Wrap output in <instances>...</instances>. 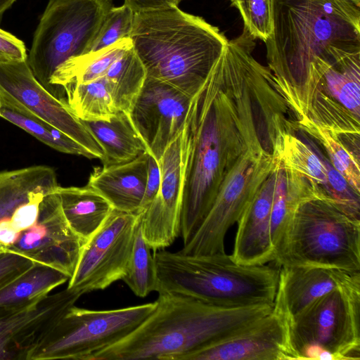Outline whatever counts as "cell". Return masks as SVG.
Segmentation results:
<instances>
[{
  "label": "cell",
  "mask_w": 360,
  "mask_h": 360,
  "mask_svg": "<svg viewBox=\"0 0 360 360\" xmlns=\"http://www.w3.org/2000/svg\"><path fill=\"white\" fill-rule=\"evenodd\" d=\"M265 42L278 87L298 100L316 64L360 53V6L352 0H273Z\"/></svg>",
  "instance_id": "cell-2"
},
{
  "label": "cell",
  "mask_w": 360,
  "mask_h": 360,
  "mask_svg": "<svg viewBox=\"0 0 360 360\" xmlns=\"http://www.w3.org/2000/svg\"><path fill=\"white\" fill-rule=\"evenodd\" d=\"M160 186L151 203L140 214L143 238L151 250H163L180 235L184 167L182 131L160 158Z\"/></svg>",
  "instance_id": "cell-15"
},
{
  "label": "cell",
  "mask_w": 360,
  "mask_h": 360,
  "mask_svg": "<svg viewBox=\"0 0 360 360\" xmlns=\"http://www.w3.org/2000/svg\"><path fill=\"white\" fill-rule=\"evenodd\" d=\"M86 242L68 224L57 190L44 198L37 222L22 231L6 252L55 268L70 279Z\"/></svg>",
  "instance_id": "cell-12"
},
{
  "label": "cell",
  "mask_w": 360,
  "mask_h": 360,
  "mask_svg": "<svg viewBox=\"0 0 360 360\" xmlns=\"http://www.w3.org/2000/svg\"><path fill=\"white\" fill-rule=\"evenodd\" d=\"M356 273L316 266H281L274 307L290 322L311 302L340 288Z\"/></svg>",
  "instance_id": "cell-19"
},
{
  "label": "cell",
  "mask_w": 360,
  "mask_h": 360,
  "mask_svg": "<svg viewBox=\"0 0 360 360\" xmlns=\"http://www.w3.org/2000/svg\"><path fill=\"white\" fill-rule=\"evenodd\" d=\"M149 153L119 165L96 167L87 185L101 194L119 211L139 214L144 195Z\"/></svg>",
  "instance_id": "cell-20"
},
{
  "label": "cell",
  "mask_w": 360,
  "mask_h": 360,
  "mask_svg": "<svg viewBox=\"0 0 360 360\" xmlns=\"http://www.w3.org/2000/svg\"><path fill=\"white\" fill-rule=\"evenodd\" d=\"M182 134L180 234L186 245L204 221L238 158L248 148H260L240 114L232 75L222 54L191 98Z\"/></svg>",
  "instance_id": "cell-1"
},
{
  "label": "cell",
  "mask_w": 360,
  "mask_h": 360,
  "mask_svg": "<svg viewBox=\"0 0 360 360\" xmlns=\"http://www.w3.org/2000/svg\"><path fill=\"white\" fill-rule=\"evenodd\" d=\"M239 12L245 28L255 39L264 43L274 27L273 0H229Z\"/></svg>",
  "instance_id": "cell-33"
},
{
  "label": "cell",
  "mask_w": 360,
  "mask_h": 360,
  "mask_svg": "<svg viewBox=\"0 0 360 360\" xmlns=\"http://www.w3.org/2000/svg\"><path fill=\"white\" fill-rule=\"evenodd\" d=\"M274 263L359 272L360 220L326 200L306 201L292 217Z\"/></svg>",
  "instance_id": "cell-6"
},
{
  "label": "cell",
  "mask_w": 360,
  "mask_h": 360,
  "mask_svg": "<svg viewBox=\"0 0 360 360\" xmlns=\"http://www.w3.org/2000/svg\"><path fill=\"white\" fill-rule=\"evenodd\" d=\"M132 46L131 38H126L98 52L68 60L56 70L51 78L56 98L65 103L63 87L87 83L103 77L110 65Z\"/></svg>",
  "instance_id": "cell-24"
},
{
  "label": "cell",
  "mask_w": 360,
  "mask_h": 360,
  "mask_svg": "<svg viewBox=\"0 0 360 360\" xmlns=\"http://www.w3.org/2000/svg\"><path fill=\"white\" fill-rule=\"evenodd\" d=\"M158 293L191 297L210 304L236 308L274 306L280 266L246 265L225 253L191 255L165 249L153 253Z\"/></svg>",
  "instance_id": "cell-5"
},
{
  "label": "cell",
  "mask_w": 360,
  "mask_h": 360,
  "mask_svg": "<svg viewBox=\"0 0 360 360\" xmlns=\"http://www.w3.org/2000/svg\"><path fill=\"white\" fill-rule=\"evenodd\" d=\"M27 54L22 41L0 28V61L27 60Z\"/></svg>",
  "instance_id": "cell-35"
},
{
  "label": "cell",
  "mask_w": 360,
  "mask_h": 360,
  "mask_svg": "<svg viewBox=\"0 0 360 360\" xmlns=\"http://www.w3.org/2000/svg\"><path fill=\"white\" fill-rule=\"evenodd\" d=\"M160 180L159 163L153 156L149 154L146 189L139 213L143 212L155 198L160 188Z\"/></svg>",
  "instance_id": "cell-36"
},
{
  "label": "cell",
  "mask_w": 360,
  "mask_h": 360,
  "mask_svg": "<svg viewBox=\"0 0 360 360\" xmlns=\"http://www.w3.org/2000/svg\"><path fill=\"white\" fill-rule=\"evenodd\" d=\"M69 280L63 272L34 263L23 274L0 288V315L37 301Z\"/></svg>",
  "instance_id": "cell-25"
},
{
  "label": "cell",
  "mask_w": 360,
  "mask_h": 360,
  "mask_svg": "<svg viewBox=\"0 0 360 360\" xmlns=\"http://www.w3.org/2000/svg\"><path fill=\"white\" fill-rule=\"evenodd\" d=\"M318 86L325 87L345 109L359 120L360 53L325 67L315 89Z\"/></svg>",
  "instance_id": "cell-28"
},
{
  "label": "cell",
  "mask_w": 360,
  "mask_h": 360,
  "mask_svg": "<svg viewBox=\"0 0 360 360\" xmlns=\"http://www.w3.org/2000/svg\"><path fill=\"white\" fill-rule=\"evenodd\" d=\"M112 0H49L27 62L36 79L52 96L51 78L68 60L87 53Z\"/></svg>",
  "instance_id": "cell-8"
},
{
  "label": "cell",
  "mask_w": 360,
  "mask_h": 360,
  "mask_svg": "<svg viewBox=\"0 0 360 360\" xmlns=\"http://www.w3.org/2000/svg\"><path fill=\"white\" fill-rule=\"evenodd\" d=\"M130 38L147 76L193 97L207 79L228 39L178 6L136 13Z\"/></svg>",
  "instance_id": "cell-4"
},
{
  "label": "cell",
  "mask_w": 360,
  "mask_h": 360,
  "mask_svg": "<svg viewBox=\"0 0 360 360\" xmlns=\"http://www.w3.org/2000/svg\"><path fill=\"white\" fill-rule=\"evenodd\" d=\"M352 1H353L357 5L360 6V0H352Z\"/></svg>",
  "instance_id": "cell-39"
},
{
  "label": "cell",
  "mask_w": 360,
  "mask_h": 360,
  "mask_svg": "<svg viewBox=\"0 0 360 360\" xmlns=\"http://www.w3.org/2000/svg\"><path fill=\"white\" fill-rule=\"evenodd\" d=\"M151 249L145 240L139 214L128 268L122 280L138 297H145L156 290L155 264Z\"/></svg>",
  "instance_id": "cell-31"
},
{
  "label": "cell",
  "mask_w": 360,
  "mask_h": 360,
  "mask_svg": "<svg viewBox=\"0 0 360 360\" xmlns=\"http://www.w3.org/2000/svg\"><path fill=\"white\" fill-rule=\"evenodd\" d=\"M63 89L68 108L82 121L108 120L117 111L104 76Z\"/></svg>",
  "instance_id": "cell-29"
},
{
  "label": "cell",
  "mask_w": 360,
  "mask_h": 360,
  "mask_svg": "<svg viewBox=\"0 0 360 360\" xmlns=\"http://www.w3.org/2000/svg\"><path fill=\"white\" fill-rule=\"evenodd\" d=\"M276 167L260 186L237 222L238 226L231 257L239 264L261 265L275 261L271 217Z\"/></svg>",
  "instance_id": "cell-18"
},
{
  "label": "cell",
  "mask_w": 360,
  "mask_h": 360,
  "mask_svg": "<svg viewBox=\"0 0 360 360\" xmlns=\"http://www.w3.org/2000/svg\"><path fill=\"white\" fill-rule=\"evenodd\" d=\"M276 165L274 155L264 149L245 150L221 184L204 221L179 252L191 255L225 253L228 230L238 221Z\"/></svg>",
  "instance_id": "cell-10"
},
{
  "label": "cell",
  "mask_w": 360,
  "mask_h": 360,
  "mask_svg": "<svg viewBox=\"0 0 360 360\" xmlns=\"http://www.w3.org/2000/svg\"><path fill=\"white\" fill-rule=\"evenodd\" d=\"M327 200L319 186L302 174L283 165L276 158L271 209V233L275 255L299 206L309 200Z\"/></svg>",
  "instance_id": "cell-21"
},
{
  "label": "cell",
  "mask_w": 360,
  "mask_h": 360,
  "mask_svg": "<svg viewBox=\"0 0 360 360\" xmlns=\"http://www.w3.org/2000/svg\"><path fill=\"white\" fill-rule=\"evenodd\" d=\"M0 91L75 140L96 158H102L101 145L82 120L71 112L66 103L55 98L39 83L27 60L0 61Z\"/></svg>",
  "instance_id": "cell-14"
},
{
  "label": "cell",
  "mask_w": 360,
  "mask_h": 360,
  "mask_svg": "<svg viewBox=\"0 0 360 360\" xmlns=\"http://www.w3.org/2000/svg\"><path fill=\"white\" fill-rule=\"evenodd\" d=\"M287 359H297L290 342L289 320L273 307L266 315L184 360Z\"/></svg>",
  "instance_id": "cell-16"
},
{
  "label": "cell",
  "mask_w": 360,
  "mask_h": 360,
  "mask_svg": "<svg viewBox=\"0 0 360 360\" xmlns=\"http://www.w3.org/2000/svg\"><path fill=\"white\" fill-rule=\"evenodd\" d=\"M0 117L23 129L59 152L89 159L94 155L75 140L34 115L13 98L0 91Z\"/></svg>",
  "instance_id": "cell-26"
},
{
  "label": "cell",
  "mask_w": 360,
  "mask_h": 360,
  "mask_svg": "<svg viewBox=\"0 0 360 360\" xmlns=\"http://www.w3.org/2000/svg\"><path fill=\"white\" fill-rule=\"evenodd\" d=\"M296 127L313 137L322 146L332 166L357 193H360L359 160L343 144L338 135L321 126L308 115L297 117Z\"/></svg>",
  "instance_id": "cell-30"
},
{
  "label": "cell",
  "mask_w": 360,
  "mask_h": 360,
  "mask_svg": "<svg viewBox=\"0 0 360 360\" xmlns=\"http://www.w3.org/2000/svg\"><path fill=\"white\" fill-rule=\"evenodd\" d=\"M183 0H124L135 13L178 6Z\"/></svg>",
  "instance_id": "cell-37"
},
{
  "label": "cell",
  "mask_w": 360,
  "mask_h": 360,
  "mask_svg": "<svg viewBox=\"0 0 360 360\" xmlns=\"http://www.w3.org/2000/svg\"><path fill=\"white\" fill-rule=\"evenodd\" d=\"M58 193L68 224L86 241L101 228L114 209L108 200L88 185L59 186Z\"/></svg>",
  "instance_id": "cell-23"
},
{
  "label": "cell",
  "mask_w": 360,
  "mask_h": 360,
  "mask_svg": "<svg viewBox=\"0 0 360 360\" xmlns=\"http://www.w3.org/2000/svg\"><path fill=\"white\" fill-rule=\"evenodd\" d=\"M101 145L103 166L129 162L147 151L129 114L117 110L108 120L82 121Z\"/></svg>",
  "instance_id": "cell-22"
},
{
  "label": "cell",
  "mask_w": 360,
  "mask_h": 360,
  "mask_svg": "<svg viewBox=\"0 0 360 360\" xmlns=\"http://www.w3.org/2000/svg\"><path fill=\"white\" fill-rule=\"evenodd\" d=\"M104 77L117 110L129 114L147 77L133 46L110 65Z\"/></svg>",
  "instance_id": "cell-27"
},
{
  "label": "cell",
  "mask_w": 360,
  "mask_h": 360,
  "mask_svg": "<svg viewBox=\"0 0 360 360\" xmlns=\"http://www.w3.org/2000/svg\"><path fill=\"white\" fill-rule=\"evenodd\" d=\"M153 313L123 339L88 360H184L269 314L270 304L227 308L174 293H158Z\"/></svg>",
  "instance_id": "cell-3"
},
{
  "label": "cell",
  "mask_w": 360,
  "mask_h": 360,
  "mask_svg": "<svg viewBox=\"0 0 360 360\" xmlns=\"http://www.w3.org/2000/svg\"><path fill=\"white\" fill-rule=\"evenodd\" d=\"M82 295L67 288L0 315V360H28L31 352Z\"/></svg>",
  "instance_id": "cell-17"
},
{
  "label": "cell",
  "mask_w": 360,
  "mask_h": 360,
  "mask_svg": "<svg viewBox=\"0 0 360 360\" xmlns=\"http://www.w3.org/2000/svg\"><path fill=\"white\" fill-rule=\"evenodd\" d=\"M297 359H360V272L290 321Z\"/></svg>",
  "instance_id": "cell-7"
},
{
  "label": "cell",
  "mask_w": 360,
  "mask_h": 360,
  "mask_svg": "<svg viewBox=\"0 0 360 360\" xmlns=\"http://www.w3.org/2000/svg\"><path fill=\"white\" fill-rule=\"evenodd\" d=\"M191 98L147 76L129 116L148 153L158 162L182 131Z\"/></svg>",
  "instance_id": "cell-13"
},
{
  "label": "cell",
  "mask_w": 360,
  "mask_h": 360,
  "mask_svg": "<svg viewBox=\"0 0 360 360\" xmlns=\"http://www.w3.org/2000/svg\"><path fill=\"white\" fill-rule=\"evenodd\" d=\"M16 0H0V22L4 13L7 11Z\"/></svg>",
  "instance_id": "cell-38"
},
{
  "label": "cell",
  "mask_w": 360,
  "mask_h": 360,
  "mask_svg": "<svg viewBox=\"0 0 360 360\" xmlns=\"http://www.w3.org/2000/svg\"><path fill=\"white\" fill-rule=\"evenodd\" d=\"M156 301L108 310L69 308L31 352L28 360H88L123 339L155 310Z\"/></svg>",
  "instance_id": "cell-9"
},
{
  "label": "cell",
  "mask_w": 360,
  "mask_h": 360,
  "mask_svg": "<svg viewBox=\"0 0 360 360\" xmlns=\"http://www.w3.org/2000/svg\"><path fill=\"white\" fill-rule=\"evenodd\" d=\"M134 14L124 4L117 7L112 6L106 14L86 53L98 52L121 39L130 38Z\"/></svg>",
  "instance_id": "cell-32"
},
{
  "label": "cell",
  "mask_w": 360,
  "mask_h": 360,
  "mask_svg": "<svg viewBox=\"0 0 360 360\" xmlns=\"http://www.w3.org/2000/svg\"><path fill=\"white\" fill-rule=\"evenodd\" d=\"M34 264L30 259L16 253H0V288L23 274Z\"/></svg>",
  "instance_id": "cell-34"
},
{
  "label": "cell",
  "mask_w": 360,
  "mask_h": 360,
  "mask_svg": "<svg viewBox=\"0 0 360 360\" xmlns=\"http://www.w3.org/2000/svg\"><path fill=\"white\" fill-rule=\"evenodd\" d=\"M139 214L113 209L86 242L68 287L82 295L122 280L131 255Z\"/></svg>",
  "instance_id": "cell-11"
}]
</instances>
